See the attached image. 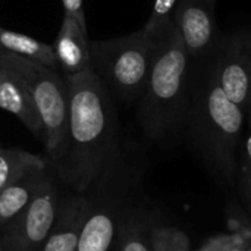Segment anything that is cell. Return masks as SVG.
Returning a JSON list of instances; mask_svg holds the SVG:
<instances>
[{
  "mask_svg": "<svg viewBox=\"0 0 251 251\" xmlns=\"http://www.w3.org/2000/svg\"><path fill=\"white\" fill-rule=\"evenodd\" d=\"M157 38L143 28L109 40L90 41L91 69L124 101H138L154 59Z\"/></svg>",
  "mask_w": 251,
  "mask_h": 251,
  "instance_id": "obj_5",
  "label": "cell"
},
{
  "mask_svg": "<svg viewBox=\"0 0 251 251\" xmlns=\"http://www.w3.org/2000/svg\"><path fill=\"white\" fill-rule=\"evenodd\" d=\"M218 0H179L172 22L187 49L191 63L209 57L218 47L222 31L216 22Z\"/></svg>",
  "mask_w": 251,
  "mask_h": 251,
  "instance_id": "obj_8",
  "label": "cell"
},
{
  "mask_svg": "<svg viewBox=\"0 0 251 251\" xmlns=\"http://www.w3.org/2000/svg\"><path fill=\"white\" fill-rule=\"evenodd\" d=\"M46 166L47 162L40 156L18 149L0 147V191L26 172Z\"/></svg>",
  "mask_w": 251,
  "mask_h": 251,
  "instance_id": "obj_16",
  "label": "cell"
},
{
  "mask_svg": "<svg viewBox=\"0 0 251 251\" xmlns=\"http://www.w3.org/2000/svg\"><path fill=\"white\" fill-rule=\"evenodd\" d=\"M247 113L221 88L215 51L191 63L190 103L182 138L212 178L224 188L237 182Z\"/></svg>",
  "mask_w": 251,
  "mask_h": 251,
  "instance_id": "obj_2",
  "label": "cell"
},
{
  "mask_svg": "<svg viewBox=\"0 0 251 251\" xmlns=\"http://www.w3.org/2000/svg\"><path fill=\"white\" fill-rule=\"evenodd\" d=\"M47 174V166L32 169L0 191V231L31 203Z\"/></svg>",
  "mask_w": 251,
  "mask_h": 251,
  "instance_id": "obj_13",
  "label": "cell"
},
{
  "mask_svg": "<svg viewBox=\"0 0 251 251\" xmlns=\"http://www.w3.org/2000/svg\"><path fill=\"white\" fill-rule=\"evenodd\" d=\"M191 90V60L172 24L160 37L137 119L146 137L159 144L182 138Z\"/></svg>",
  "mask_w": 251,
  "mask_h": 251,
  "instance_id": "obj_3",
  "label": "cell"
},
{
  "mask_svg": "<svg viewBox=\"0 0 251 251\" xmlns=\"http://www.w3.org/2000/svg\"><path fill=\"white\" fill-rule=\"evenodd\" d=\"M51 46L54 50L57 69H62L65 75H74L91 66L87 29L82 28L74 18L66 15L63 16L57 37Z\"/></svg>",
  "mask_w": 251,
  "mask_h": 251,
  "instance_id": "obj_11",
  "label": "cell"
},
{
  "mask_svg": "<svg viewBox=\"0 0 251 251\" xmlns=\"http://www.w3.org/2000/svg\"><path fill=\"white\" fill-rule=\"evenodd\" d=\"M178 1L179 0H154L143 29L154 38L160 37L174 24L172 16Z\"/></svg>",
  "mask_w": 251,
  "mask_h": 251,
  "instance_id": "obj_18",
  "label": "cell"
},
{
  "mask_svg": "<svg viewBox=\"0 0 251 251\" xmlns=\"http://www.w3.org/2000/svg\"><path fill=\"white\" fill-rule=\"evenodd\" d=\"M0 109L15 115L26 129L44 140L43 125L35 103L22 79L9 68L0 63Z\"/></svg>",
  "mask_w": 251,
  "mask_h": 251,
  "instance_id": "obj_10",
  "label": "cell"
},
{
  "mask_svg": "<svg viewBox=\"0 0 251 251\" xmlns=\"http://www.w3.org/2000/svg\"><path fill=\"white\" fill-rule=\"evenodd\" d=\"M62 201L54 179L47 174L31 203L0 232V244L4 251H41L47 241Z\"/></svg>",
  "mask_w": 251,
  "mask_h": 251,
  "instance_id": "obj_6",
  "label": "cell"
},
{
  "mask_svg": "<svg viewBox=\"0 0 251 251\" xmlns=\"http://www.w3.org/2000/svg\"><path fill=\"white\" fill-rule=\"evenodd\" d=\"M93 206L84 197L62 203L56 224L41 251H75L78 240Z\"/></svg>",
  "mask_w": 251,
  "mask_h": 251,
  "instance_id": "obj_12",
  "label": "cell"
},
{
  "mask_svg": "<svg viewBox=\"0 0 251 251\" xmlns=\"http://www.w3.org/2000/svg\"><path fill=\"white\" fill-rule=\"evenodd\" d=\"M0 251H4V249L1 247V244H0Z\"/></svg>",
  "mask_w": 251,
  "mask_h": 251,
  "instance_id": "obj_23",
  "label": "cell"
},
{
  "mask_svg": "<svg viewBox=\"0 0 251 251\" xmlns=\"http://www.w3.org/2000/svg\"><path fill=\"white\" fill-rule=\"evenodd\" d=\"M240 165L251 169V109L247 112L246 131H244V137H243V143H241L238 166Z\"/></svg>",
  "mask_w": 251,
  "mask_h": 251,
  "instance_id": "obj_21",
  "label": "cell"
},
{
  "mask_svg": "<svg viewBox=\"0 0 251 251\" xmlns=\"http://www.w3.org/2000/svg\"><path fill=\"white\" fill-rule=\"evenodd\" d=\"M128 213L122 206H100L91 209L82 226L75 251H112L118 243Z\"/></svg>",
  "mask_w": 251,
  "mask_h": 251,
  "instance_id": "obj_9",
  "label": "cell"
},
{
  "mask_svg": "<svg viewBox=\"0 0 251 251\" xmlns=\"http://www.w3.org/2000/svg\"><path fill=\"white\" fill-rule=\"evenodd\" d=\"M235 187L240 191L241 200L247 209V213L251 218V169L246 166H238V174H237V182Z\"/></svg>",
  "mask_w": 251,
  "mask_h": 251,
  "instance_id": "obj_20",
  "label": "cell"
},
{
  "mask_svg": "<svg viewBox=\"0 0 251 251\" xmlns=\"http://www.w3.org/2000/svg\"><path fill=\"white\" fill-rule=\"evenodd\" d=\"M154 226L156 221L150 213L129 212L118 238L119 251H154L151 238Z\"/></svg>",
  "mask_w": 251,
  "mask_h": 251,
  "instance_id": "obj_15",
  "label": "cell"
},
{
  "mask_svg": "<svg viewBox=\"0 0 251 251\" xmlns=\"http://www.w3.org/2000/svg\"><path fill=\"white\" fill-rule=\"evenodd\" d=\"M0 50L57 69L53 46L46 44L31 35L0 26Z\"/></svg>",
  "mask_w": 251,
  "mask_h": 251,
  "instance_id": "obj_14",
  "label": "cell"
},
{
  "mask_svg": "<svg viewBox=\"0 0 251 251\" xmlns=\"http://www.w3.org/2000/svg\"><path fill=\"white\" fill-rule=\"evenodd\" d=\"M215 56L221 88L247 113L251 109V29L222 32Z\"/></svg>",
  "mask_w": 251,
  "mask_h": 251,
  "instance_id": "obj_7",
  "label": "cell"
},
{
  "mask_svg": "<svg viewBox=\"0 0 251 251\" xmlns=\"http://www.w3.org/2000/svg\"><path fill=\"white\" fill-rule=\"evenodd\" d=\"M65 15L74 18L82 28L87 29L85 12H84V0H62Z\"/></svg>",
  "mask_w": 251,
  "mask_h": 251,
  "instance_id": "obj_22",
  "label": "cell"
},
{
  "mask_svg": "<svg viewBox=\"0 0 251 251\" xmlns=\"http://www.w3.org/2000/svg\"><path fill=\"white\" fill-rule=\"evenodd\" d=\"M0 63L12 69L26 85L38 110L49 162L57 169L65 157L69 129V94L66 79L56 69L0 50Z\"/></svg>",
  "mask_w": 251,
  "mask_h": 251,
  "instance_id": "obj_4",
  "label": "cell"
},
{
  "mask_svg": "<svg viewBox=\"0 0 251 251\" xmlns=\"http://www.w3.org/2000/svg\"><path fill=\"white\" fill-rule=\"evenodd\" d=\"M69 94L68 146L60 179L75 191L88 190L121 163L119 121L110 90L90 68L65 75Z\"/></svg>",
  "mask_w": 251,
  "mask_h": 251,
  "instance_id": "obj_1",
  "label": "cell"
},
{
  "mask_svg": "<svg viewBox=\"0 0 251 251\" xmlns=\"http://www.w3.org/2000/svg\"><path fill=\"white\" fill-rule=\"evenodd\" d=\"M231 225L235 228L234 235L237 238V251H251V224L246 215L237 212L232 215Z\"/></svg>",
  "mask_w": 251,
  "mask_h": 251,
  "instance_id": "obj_19",
  "label": "cell"
},
{
  "mask_svg": "<svg viewBox=\"0 0 251 251\" xmlns=\"http://www.w3.org/2000/svg\"><path fill=\"white\" fill-rule=\"evenodd\" d=\"M151 238L154 251H191L188 235L176 226L156 224Z\"/></svg>",
  "mask_w": 251,
  "mask_h": 251,
  "instance_id": "obj_17",
  "label": "cell"
}]
</instances>
